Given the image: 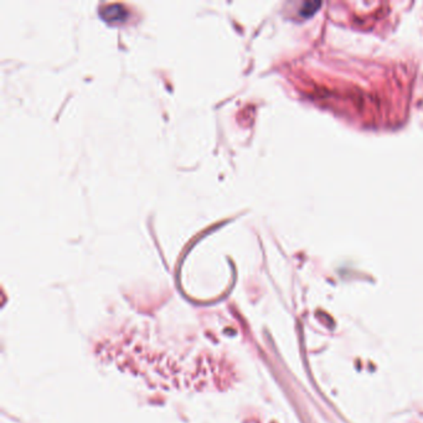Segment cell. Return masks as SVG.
<instances>
[{"mask_svg": "<svg viewBox=\"0 0 423 423\" xmlns=\"http://www.w3.org/2000/svg\"><path fill=\"white\" fill-rule=\"evenodd\" d=\"M101 15L106 22H123L127 18V11L123 6L120 4H112V6H106L101 11Z\"/></svg>", "mask_w": 423, "mask_h": 423, "instance_id": "1", "label": "cell"}]
</instances>
